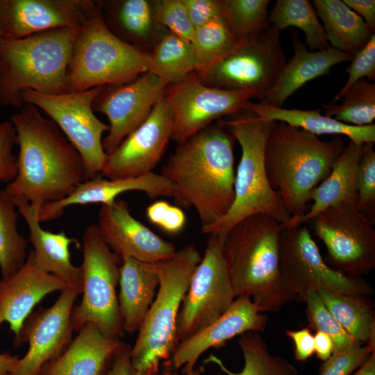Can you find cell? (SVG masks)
I'll list each match as a JSON object with an SVG mask.
<instances>
[{
	"instance_id": "1",
	"label": "cell",
	"mask_w": 375,
	"mask_h": 375,
	"mask_svg": "<svg viewBox=\"0 0 375 375\" xmlns=\"http://www.w3.org/2000/svg\"><path fill=\"white\" fill-rule=\"evenodd\" d=\"M10 120L19 147L17 174L5 190L15 201L41 205L58 201L87 180L78 151L37 107L24 103Z\"/></svg>"
},
{
	"instance_id": "2",
	"label": "cell",
	"mask_w": 375,
	"mask_h": 375,
	"mask_svg": "<svg viewBox=\"0 0 375 375\" xmlns=\"http://www.w3.org/2000/svg\"><path fill=\"white\" fill-rule=\"evenodd\" d=\"M234 140L219 121L178 144L162 169L176 204L194 208L201 228L226 215L233 203Z\"/></svg>"
},
{
	"instance_id": "3",
	"label": "cell",
	"mask_w": 375,
	"mask_h": 375,
	"mask_svg": "<svg viewBox=\"0 0 375 375\" xmlns=\"http://www.w3.org/2000/svg\"><path fill=\"white\" fill-rule=\"evenodd\" d=\"M281 223L256 214L235 224L223 253L235 297H249L261 312H278L294 299L280 271Z\"/></svg>"
},
{
	"instance_id": "4",
	"label": "cell",
	"mask_w": 375,
	"mask_h": 375,
	"mask_svg": "<svg viewBox=\"0 0 375 375\" xmlns=\"http://www.w3.org/2000/svg\"><path fill=\"white\" fill-rule=\"evenodd\" d=\"M343 149L341 138L323 141L275 122L266 144L265 165L269 184L290 217L306 212L311 192L328 175Z\"/></svg>"
},
{
	"instance_id": "5",
	"label": "cell",
	"mask_w": 375,
	"mask_h": 375,
	"mask_svg": "<svg viewBox=\"0 0 375 375\" xmlns=\"http://www.w3.org/2000/svg\"><path fill=\"white\" fill-rule=\"evenodd\" d=\"M81 28H60L0 44V105L20 108L26 90L67 92V73Z\"/></svg>"
},
{
	"instance_id": "6",
	"label": "cell",
	"mask_w": 375,
	"mask_h": 375,
	"mask_svg": "<svg viewBox=\"0 0 375 375\" xmlns=\"http://www.w3.org/2000/svg\"><path fill=\"white\" fill-rule=\"evenodd\" d=\"M222 122L241 147L235 174L234 201L226 215L201 228V231L224 238L235 224L256 214H265L285 223L290 215L278 194L271 187L265 165L266 144L275 122L265 120L243 109Z\"/></svg>"
},
{
	"instance_id": "7",
	"label": "cell",
	"mask_w": 375,
	"mask_h": 375,
	"mask_svg": "<svg viewBox=\"0 0 375 375\" xmlns=\"http://www.w3.org/2000/svg\"><path fill=\"white\" fill-rule=\"evenodd\" d=\"M147 72L157 74L149 53L112 33L99 1L92 0L72 49L67 92L122 85Z\"/></svg>"
},
{
	"instance_id": "8",
	"label": "cell",
	"mask_w": 375,
	"mask_h": 375,
	"mask_svg": "<svg viewBox=\"0 0 375 375\" xmlns=\"http://www.w3.org/2000/svg\"><path fill=\"white\" fill-rule=\"evenodd\" d=\"M201 260L197 247L188 244L172 258L155 263L158 290L130 351L132 365L140 375H158L160 363L172 356L178 344V313Z\"/></svg>"
},
{
	"instance_id": "9",
	"label": "cell",
	"mask_w": 375,
	"mask_h": 375,
	"mask_svg": "<svg viewBox=\"0 0 375 375\" xmlns=\"http://www.w3.org/2000/svg\"><path fill=\"white\" fill-rule=\"evenodd\" d=\"M83 253L82 299L73 310L74 331L92 323L105 335L120 339L124 331L117 286L122 258L106 244L95 224L83 233Z\"/></svg>"
},
{
	"instance_id": "10",
	"label": "cell",
	"mask_w": 375,
	"mask_h": 375,
	"mask_svg": "<svg viewBox=\"0 0 375 375\" xmlns=\"http://www.w3.org/2000/svg\"><path fill=\"white\" fill-rule=\"evenodd\" d=\"M281 32L271 25L262 34L239 42L197 77L208 86L242 92L261 101L286 63Z\"/></svg>"
},
{
	"instance_id": "11",
	"label": "cell",
	"mask_w": 375,
	"mask_h": 375,
	"mask_svg": "<svg viewBox=\"0 0 375 375\" xmlns=\"http://www.w3.org/2000/svg\"><path fill=\"white\" fill-rule=\"evenodd\" d=\"M103 86L77 92L47 94L26 90L23 103L37 107L48 115L81 156L87 180L101 173L107 160L103 134L109 126L94 114L93 103Z\"/></svg>"
},
{
	"instance_id": "12",
	"label": "cell",
	"mask_w": 375,
	"mask_h": 375,
	"mask_svg": "<svg viewBox=\"0 0 375 375\" xmlns=\"http://www.w3.org/2000/svg\"><path fill=\"white\" fill-rule=\"evenodd\" d=\"M280 271L288 290L301 300L308 291L319 289L368 297L374 293L365 279L346 275L331 267L305 224L281 226Z\"/></svg>"
},
{
	"instance_id": "13",
	"label": "cell",
	"mask_w": 375,
	"mask_h": 375,
	"mask_svg": "<svg viewBox=\"0 0 375 375\" xmlns=\"http://www.w3.org/2000/svg\"><path fill=\"white\" fill-rule=\"evenodd\" d=\"M309 222L326 249V262L335 269L361 277L375 267V228L357 208L346 201L319 212Z\"/></svg>"
},
{
	"instance_id": "14",
	"label": "cell",
	"mask_w": 375,
	"mask_h": 375,
	"mask_svg": "<svg viewBox=\"0 0 375 375\" xmlns=\"http://www.w3.org/2000/svg\"><path fill=\"white\" fill-rule=\"evenodd\" d=\"M224 238L210 234L197 266L177 319L178 342L208 326L235 299L223 253Z\"/></svg>"
},
{
	"instance_id": "15",
	"label": "cell",
	"mask_w": 375,
	"mask_h": 375,
	"mask_svg": "<svg viewBox=\"0 0 375 375\" xmlns=\"http://www.w3.org/2000/svg\"><path fill=\"white\" fill-rule=\"evenodd\" d=\"M81 292L82 284L68 286L51 307H40L28 317L14 345L28 342V349L10 375H38L66 349L74 331V303Z\"/></svg>"
},
{
	"instance_id": "16",
	"label": "cell",
	"mask_w": 375,
	"mask_h": 375,
	"mask_svg": "<svg viewBox=\"0 0 375 375\" xmlns=\"http://www.w3.org/2000/svg\"><path fill=\"white\" fill-rule=\"evenodd\" d=\"M173 117L172 139L181 143L224 116L244 108L251 99L247 93L208 86L195 74L167 88Z\"/></svg>"
},
{
	"instance_id": "17",
	"label": "cell",
	"mask_w": 375,
	"mask_h": 375,
	"mask_svg": "<svg viewBox=\"0 0 375 375\" xmlns=\"http://www.w3.org/2000/svg\"><path fill=\"white\" fill-rule=\"evenodd\" d=\"M169 84L151 72L128 83L103 86L93 103V109L104 114L109 131L103 147L110 155L123 140L148 117Z\"/></svg>"
},
{
	"instance_id": "18",
	"label": "cell",
	"mask_w": 375,
	"mask_h": 375,
	"mask_svg": "<svg viewBox=\"0 0 375 375\" xmlns=\"http://www.w3.org/2000/svg\"><path fill=\"white\" fill-rule=\"evenodd\" d=\"M172 131V112L165 94L145 121L107 156L101 174L109 179H119L151 172L161 160Z\"/></svg>"
},
{
	"instance_id": "19",
	"label": "cell",
	"mask_w": 375,
	"mask_h": 375,
	"mask_svg": "<svg viewBox=\"0 0 375 375\" xmlns=\"http://www.w3.org/2000/svg\"><path fill=\"white\" fill-rule=\"evenodd\" d=\"M97 226L104 242L121 258L156 263L172 258L177 251L174 244L135 219L124 200L101 205Z\"/></svg>"
},
{
	"instance_id": "20",
	"label": "cell",
	"mask_w": 375,
	"mask_h": 375,
	"mask_svg": "<svg viewBox=\"0 0 375 375\" xmlns=\"http://www.w3.org/2000/svg\"><path fill=\"white\" fill-rule=\"evenodd\" d=\"M92 0H0L4 40L60 28H81Z\"/></svg>"
},
{
	"instance_id": "21",
	"label": "cell",
	"mask_w": 375,
	"mask_h": 375,
	"mask_svg": "<svg viewBox=\"0 0 375 375\" xmlns=\"http://www.w3.org/2000/svg\"><path fill=\"white\" fill-rule=\"evenodd\" d=\"M268 317L247 296L236 297L215 321L177 344L172 366L182 372L193 370L199 357L210 348L222 347L229 340L248 331L263 332Z\"/></svg>"
},
{
	"instance_id": "22",
	"label": "cell",
	"mask_w": 375,
	"mask_h": 375,
	"mask_svg": "<svg viewBox=\"0 0 375 375\" xmlns=\"http://www.w3.org/2000/svg\"><path fill=\"white\" fill-rule=\"evenodd\" d=\"M68 286L62 279L41 269L31 251L19 269L0 279V326L8 323L15 334L14 340H17L34 307L45 296Z\"/></svg>"
},
{
	"instance_id": "23",
	"label": "cell",
	"mask_w": 375,
	"mask_h": 375,
	"mask_svg": "<svg viewBox=\"0 0 375 375\" xmlns=\"http://www.w3.org/2000/svg\"><path fill=\"white\" fill-rule=\"evenodd\" d=\"M130 191H142L149 197H173L172 183L161 174L153 172L138 177L104 179L100 176L86 180L65 199L43 204L40 210V223L60 217L66 208L74 205L110 204Z\"/></svg>"
},
{
	"instance_id": "24",
	"label": "cell",
	"mask_w": 375,
	"mask_h": 375,
	"mask_svg": "<svg viewBox=\"0 0 375 375\" xmlns=\"http://www.w3.org/2000/svg\"><path fill=\"white\" fill-rule=\"evenodd\" d=\"M119 338L105 335L87 323L76 338L41 371L44 375H106L115 357L124 347Z\"/></svg>"
},
{
	"instance_id": "25",
	"label": "cell",
	"mask_w": 375,
	"mask_h": 375,
	"mask_svg": "<svg viewBox=\"0 0 375 375\" xmlns=\"http://www.w3.org/2000/svg\"><path fill=\"white\" fill-rule=\"evenodd\" d=\"M18 212L24 217L29 230L28 242L36 265L43 271L62 279L69 285L82 284L81 266L71 261L70 245L77 243L64 231L53 233L40 226L39 212L42 205L25 200H15Z\"/></svg>"
},
{
	"instance_id": "26",
	"label": "cell",
	"mask_w": 375,
	"mask_h": 375,
	"mask_svg": "<svg viewBox=\"0 0 375 375\" xmlns=\"http://www.w3.org/2000/svg\"><path fill=\"white\" fill-rule=\"evenodd\" d=\"M294 54L260 102L282 107L286 99L306 83L330 73L335 65L351 61L353 56L330 47L308 51L297 34L292 36Z\"/></svg>"
},
{
	"instance_id": "27",
	"label": "cell",
	"mask_w": 375,
	"mask_h": 375,
	"mask_svg": "<svg viewBox=\"0 0 375 375\" xmlns=\"http://www.w3.org/2000/svg\"><path fill=\"white\" fill-rule=\"evenodd\" d=\"M362 147V144L349 140L333 162L328 175L311 192L309 199L312 203L306 212L290 217L285 223L281 224V226L294 227L305 224L328 208L346 201L356 203V179Z\"/></svg>"
},
{
	"instance_id": "28",
	"label": "cell",
	"mask_w": 375,
	"mask_h": 375,
	"mask_svg": "<svg viewBox=\"0 0 375 375\" xmlns=\"http://www.w3.org/2000/svg\"><path fill=\"white\" fill-rule=\"evenodd\" d=\"M158 284L155 263L131 257L122 258L118 303L124 332L138 331L155 298Z\"/></svg>"
},
{
	"instance_id": "29",
	"label": "cell",
	"mask_w": 375,
	"mask_h": 375,
	"mask_svg": "<svg viewBox=\"0 0 375 375\" xmlns=\"http://www.w3.org/2000/svg\"><path fill=\"white\" fill-rule=\"evenodd\" d=\"M99 1L110 31L124 41L139 48L140 45L154 46L169 32L158 22L156 0Z\"/></svg>"
},
{
	"instance_id": "30",
	"label": "cell",
	"mask_w": 375,
	"mask_h": 375,
	"mask_svg": "<svg viewBox=\"0 0 375 375\" xmlns=\"http://www.w3.org/2000/svg\"><path fill=\"white\" fill-rule=\"evenodd\" d=\"M244 109L252 111L265 120L283 122L317 136L343 135L357 144L375 142L374 124L362 126L348 125L322 114V109H287L251 101H247Z\"/></svg>"
},
{
	"instance_id": "31",
	"label": "cell",
	"mask_w": 375,
	"mask_h": 375,
	"mask_svg": "<svg viewBox=\"0 0 375 375\" xmlns=\"http://www.w3.org/2000/svg\"><path fill=\"white\" fill-rule=\"evenodd\" d=\"M312 5L324 23L328 42L334 49L354 56L374 34L342 1L314 0Z\"/></svg>"
},
{
	"instance_id": "32",
	"label": "cell",
	"mask_w": 375,
	"mask_h": 375,
	"mask_svg": "<svg viewBox=\"0 0 375 375\" xmlns=\"http://www.w3.org/2000/svg\"><path fill=\"white\" fill-rule=\"evenodd\" d=\"M317 292L353 340L375 347V314L369 297L343 294L322 289Z\"/></svg>"
},
{
	"instance_id": "33",
	"label": "cell",
	"mask_w": 375,
	"mask_h": 375,
	"mask_svg": "<svg viewBox=\"0 0 375 375\" xmlns=\"http://www.w3.org/2000/svg\"><path fill=\"white\" fill-rule=\"evenodd\" d=\"M238 343L244 360L241 372L231 371L214 355H210L204 362L217 365L226 375H300L297 369L285 358L269 352L260 332H245L239 335Z\"/></svg>"
},
{
	"instance_id": "34",
	"label": "cell",
	"mask_w": 375,
	"mask_h": 375,
	"mask_svg": "<svg viewBox=\"0 0 375 375\" xmlns=\"http://www.w3.org/2000/svg\"><path fill=\"white\" fill-rule=\"evenodd\" d=\"M269 22L279 31L297 27L306 37L311 51L330 47L323 25L312 4L308 0H278L269 15Z\"/></svg>"
},
{
	"instance_id": "35",
	"label": "cell",
	"mask_w": 375,
	"mask_h": 375,
	"mask_svg": "<svg viewBox=\"0 0 375 375\" xmlns=\"http://www.w3.org/2000/svg\"><path fill=\"white\" fill-rule=\"evenodd\" d=\"M149 54L157 75L169 85L181 83L196 70L192 42L169 32L158 40Z\"/></svg>"
},
{
	"instance_id": "36",
	"label": "cell",
	"mask_w": 375,
	"mask_h": 375,
	"mask_svg": "<svg viewBox=\"0 0 375 375\" xmlns=\"http://www.w3.org/2000/svg\"><path fill=\"white\" fill-rule=\"evenodd\" d=\"M18 211L14 199L0 190V269L7 277L19 269L28 254V242L17 230Z\"/></svg>"
},
{
	"instance_id": "37",
	"label": "cell",
	"mask_w": 375,
	"mask_h": 375,
	"mask_svg": "<svg viewBox=\"0 0 375 375\" xmlns=\"http://www.w3.org/2000/svg\"><path fill=\"white\" fill-rule=\"evenodd\" d=\"M196 75L205 73L238 44L223 15L194 29Z\"/></svg>"
},
{
	"instance_id": "38",
	"label": "cell",
	"mask_w": 375,
	"mask_h": 375,
	"mask_svg": "<svg viewBox=\"0 0 375 375\" xmlns=\"http://www.w3.org/2000/svg\"><path fill=\"white\" fill-rule=\"evenodd\" d=\"M341 99L340 104L331 102L324 105V115L351 126L372 124L375 119L374 83L360 79L351 85Z\"/></svg>"
},
{
	"instance_id": "39",
	"label": "cell",
	"mask_w": 375,
	"mask_h": 375,
	"mask_svg": "<svg viewBox=\"0 0 375 375\" xmlns=\"http://www.w3.org/2000/svg\"><path fill=\"white\" fill-rule=\"evenodd\" d=\"M269 0H222V15L238 42L266 31L269 26Z\"/></svg>"
},
{
	"instance_id": "40",
	"label": "cell",
	"mask_w": 375,
	"mask_h": 375,
	"mask_svg": "<svg viewBox=\"0 0 375 375\" xmlns=\"http://www.w3.org/2000/svg\"><path fill=\"white\" fill-rule=\"evenodd\" d=\"M303 301L306 303V313L310 326L315 332L324 333L331 338L334 344L333 353L345 350L358 343L342 327L316 291H308Z\"/></svg>"
},
{
	"instance_id": "41",
	"label": "cell",
	"mask_w": 375,
	"mask_h": 375,
	"mask_svg": "<svg viewBox=\"0 0 375 375\" xmlns=\"http://www.w3.org/2000/svg\"><path fill=\"white\" fill-rule=\"evenodd\" d=\"M358 209L373 223L375 222V151L373 142L362 144L356 179Z\"/></svg>"
},
{
	"instance_id": "42",
	"label": "cell",
	"mask_w": 375,
	"mask_h": 375,
	"mask_svg": "<svg viewBox=\"0 0 375 375\" xmlns=\"http://www.w3.org/2000/svg\"><path fill=\"white\" fill-rule=\"evenodd\" d=\"M159 24L169 33L192 41L194 28L183 0H156Z\"/></svg>"
},
{
	"instance_id": "43",
	"label": "cell",
	"mask_w": 375,
	"mask_h": 375,
	"mask_svg": "<svg viewBox=\"0 0 375 375\" xmlns=\"http://www.w3.org/2000/svg\"><path fill=\"white\" fill-rule=\"evenodd\" d=\"M375 347L356 343L351 347L335 352L319 368V375H350L367 360Z\"/></svg>"
},
{
	"instance_id": "44",
	"label": "cell",
	"mask_w": 375,
	"mask_h": 375,
	"mask_svg": "<svg viewBox=\"0 0 375 375\" xmlns=\"http://www.w3.org/2000/svg\"><path fill=\"white\" fill-rule=\"evenodd\" d=\"M347 72L349 75L347 82L335 95L333 102L340 100L350 86L359 80L365 77L370 82L375 80V34L353 56Z\"/></svg>"
},
{
	"instance_id": "45",
	"label": "cell",
	"mask_w": 375,
	"mask_h": 375,
	"mask_svg": "<svg viewBox=\"0 0 375 375\" xmlns=\"http://www.w3.org/2000/svg\"><path fill=\"white\" fill-rule=\"evenodd\" d=\"M145 212L151 224L169 234L180 233L186 224L184 211L165 200H158L149 205Z\"/></svg>"
},
{
	"instance_id": "46",
	"label": "cell",
	"mask_w": 375,
	"mask_h": 375,
	"mask_svg": "<svg viewBox=\"0 0 375 375\" xmlns=\"http://www.w3.org/2000/svg\"><path fill=\"white\" fill-rule=\"evenodd\" d=\"M16 131L12 122H0V181H12L17 174V158L13 153Z\"/></svg>"
},
{
	"instance_id": "47",
	"label": "cell",
	"mask_w": 375,
	"mask_h": 375,
	"mask_svg": "<svg viewBox=\"0 0 375 375\" xmlns=\"http://www.w3.org/2000/svg\"><path fill=\"white\" fill-rule=\"evenodd\" d=\"M183 1L194 29L222 15V0H183Z\"/></svg>"
},
{
	"instance_id": "48",
	"label": "cell",
	"mask_w": 375,
	"mask_h": 375,
	"mask_svg": "<svg viewBox=\"0 0 375 375\" xmlns=\"http://www.w3.org/2000/svg\"><path fill=\"white\" fill-rule=\"evenodd\" d=\"M286 335L294 343V357L300 362H305L315 353V339L309 328L299 330H288Z\"/></svg>"
},
{
	"instance_id": "49",
	"label": "cell",
	"mask_w": 375,
	"mask_h": 375,
	"mask_svg": "<svg viewBox=\"0 0 375 375\" xmlns=\"http://www.w3.org/2000/svg\"><path fill=\"white\" fill-rule=\"evenodd\" d=\"M130 351L131 347L126 344L113 359L106 375H140L132 365Z\"/></svg>"
},
{
	"instance_id": "50",
	"label": "cell",
	"mask_w": 375,
	"mask_h": 375,
	"mask_svg": "<svg viewBox=\"0 0 375 375\" xmlns=\"http://www.w3.org/2000/svg\"><path fill=\"white\" fill-rule=\"evenodd\" d=\"M350 9L360 16L367 25L375 31V1L374 0H343Z\"/></svg>"
},
{
	"instance_id": "51",
	"label": "cell",
	"mask_w": 375,
	"mask_h": 375,
	"mask_svg": "<svg viewBox=\"0 0 375 375\" xmlns=\"http://www.w3.org/2000/svg\"><path fill=\"white\" fill-rule=\"evenodd\" d=\"M315 353L317 358L323 362L327 360L333 353L334 344L326 334L316 331L314 334Z\"/></svg>"
},
{
	"instance_id": "52",
	"label": "cell",
	"mask_w": 375,
	"mask_h": 375,
	"mask_svg": "<svg viewBox=\"0 0 375 375\" xmlns=\"http://www.w3.org/2000/svg\"><path fill=\"white\" fill-rule=\"evenodd\" d=\"M19 358L10 353H0V375H10L15 367Z\"/></svg>"
},
{
	"instance_id": "53",
	"label": "cell",
	"mask_w": 375,
	"mask_h": 375,
	"mask_svg": "<svg viewBox=\"0 0 375 375\" xmlns=\"http://www.w3.org/2000/svg\"><path fill=\"white\" fill-rule=\"evenodd\" d=\"M353 375H375V351H372Z\"/></svg>"
},
{
	"instance_id": "54",
	"label": "cell",
	"mask_w": 375,
	"mask_h": 375,
	"mask_svg": "<svg viewBox=\"0 0 375 375\" xmlns=\"http://www.w3.org/2000/svg\"><path fill=\"white\" fill-rule=\"evenodd\" d=\"M161 375H201V372L198 369H193L191 371L182 372V374H178L176 372H173L171 371H164Z\"/></svg>"
},
{
	"instance_id": "55",
	"label": "cell",
	"mask_w": 375,
	"mask_h": 375,
	"mask_svg": "<svg viewBox=\"0 0 375 375\" xmlns=\"http://www.w3.org/2000/svg\"><path fill=\"white\" fill-rule=\"evenodd\" d=\"M3 40H4V38H3L1 22V17H0V44L2 43Z\"/></svg>"
},
{
	"instance_id": "56",
	"label": "cell",
	"mask_w": 375,
	"mask_h": 375,
	"mask_svg": "<svg viewBox=\"0 0 375 375\" xmlns=\"http://www.w3.org/2000/svg\"><path fill=\"white\" fill-rule=\"evenodd\" d=\"M1 60H0V69H1Z\"/></svg>"
},
{
	"instance_id": "57",
	"label": "cell",
	"mask_w": 375,
	"mask_h": 375,
	"mask_svg": "<svg viewBox=\"0 0 375 375\" xmlns=\"http://www.w3.org/2000/svg\"><path fill=\"white\" fill-rule=\"evenodd\" d=\"M38 375H44V374H43L42 373L40 372Z\"/></svg>"
}]
</instances>
